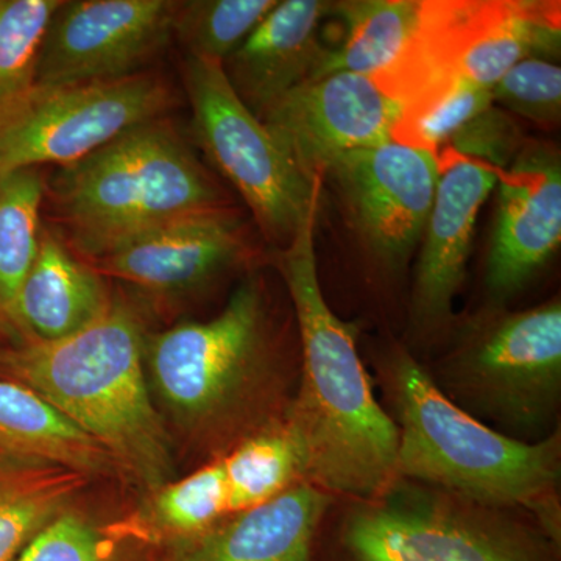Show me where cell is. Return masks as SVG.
I'll list each match as a JSON object with an SVG mask.
<instances>
[{
	"label": "cell",
	"instance_id": "obj_27",
	"mask_svg": "<svg viewBox=\"0 0 561 561\" xmlns=\"http://www.w3.org/2000/svg\"><path fill=\"white\" fill-rule=\"evenodd\" d=\"M278 0L179 2L172 36L191 57L224 62L249 38Z\"/></svg>",
	"mask_w": 561,
	"mask_h": 561
},
{
	"label": "cell",
	"instance_id": "obj_28",
	"mask_svg": "<svg viewBox=\"0 0 561 561\" xmlns=\"http://www.w3.org/2000/svg\"><path fill=\"white\" fill-rule=\"evenodd\" d=\"M121 524L101 527L76 511H65L44 527L14 561H128L130 546Z\"/></svg>",
	"mask_w": 561,
	"mask_h": 561
},
{
	"label": "cell",
	"instance_id": "obj_23",
	"mask_svg": "<svg viewBox=\"0 0 561 561\" xmlns=\"http://www.w3.org/2000/svg\"><path fill=\"white\" fill-rule=\"evenodd\" d=\"M420 11L421 0L332 2V13L345 22V36L341 46L327 49L312 79L337 72L381 76L411 41Z\"/></svg>",
	"mask_w": 561,
	"mask_h": 561
},
{
	"label": "cell",
	"instance_id": "obj_14",
	"mask_svg": "<svg viewBox=\"0 0 561 561\" xmlns=\"http://www.w3.org/2000/svg\"><path fill=\"white\" fill-rule=\"evenodd\" d=\"M250 257L245 225L236 210L221 206L162 225L91 265L150 297L171 298L205 289Z\"/></svg>",
	"mask_w": 561,
	"mask_h": 561
},
{
	"label": "cell",
	"instance_id": "obj_30",
	"mask_svg": "<svg viewBox=\"0 0 561 561\" xmlns=\"http://www.w3.org/2000/svg\"><path fill=\"white\" fill-rule=\"evenodd\" d=\"M491 105L494 102L490 90L460 84L420 116L400 122L393 139L431 151L438 158L449 140Z\"/></svg>",
	"mask_w": 561,
	"mask_h": 561
},
{
	"label": "cell",
	"instance_id": "obj_7",
	"mask_svg": "<svg viewBox=\"0 0 561 561\" xmlns=\"http://www.w3.org/2000/svg\"><path fill=\"white\" fill-rule=\"evenodd\" d=\"M431 376L454 404L497 432L523 442L548 437L561 400L560 298L524 311L482 309L461 323Z\"/></svg>",
	"mask_w": 561,
	"mask_h": 561
},
{
	"label": "cell",
	"instance_id": "obj_31",
	"mask_svg": "<svg viewBox=\"0 0 561 561\" xmlns=\"http://www.w3.org/2000/svg\"><path fill=\"white\" fill-rule=\"evenodd\" d=\"M526 144L518 124L500 106L491 105L465 125L445 150L502 172L515 161Z\"/></svg>",
	"mask_w": 561,
	"mask_h": 561
},
{
	"label": "cell",
	"instance_id": "obj_4",
	"mask_svg": "<svg viewBox=\"0 0 561 561\" xmlns=\"http://www.w3.org/2000/svg\"><path fill=\"white\" fill-rule=\"evenodd\" d=\"M146 320L116 298L94 323L58 342L0 348V375L28 387L147 491L172 481L171 437L146 373Z\"/></svg>",
	"mask_w": 561,
	"mask_h": 561
},
{
	"label": "cell",
	"instance_id": "obj_20",
	"mask_svg": "<svg viewBox=\"0 0 561 561\" xmlns=\"http://www.w3.org/2000/svg\"><path fill=\"white\" fill-rule=\"evenodd\" d=\"M0 457L61 465L90 476L122 474L116 460L38 393L0 376Z\"/></svg>",
	"mask_w": 561,
	"mask_h": 561
},
{
	"label": "cell",
	"instance_id": "obj_18",
	"mask_svg": "<svg viewBox=\"0 0 561 561\" xmlns=\"http://www.w3.org/2000/svg\"><path fill=\"white\" fill-rule=\"evenodd\" d=\"M331 504L327 491L297 483L202 537L172 546L164 561H319L316 541Z\"/></svg>",
	"mask_w": 561,
	"mask_h": 561
},
{
	"label": "cell",
	"instance_id": "obj_6",
	"mask_svg": "<svg viewBox=\"0 0 561 561\" xmlns=\"http://www.w3.org/2000/svg\"><path fill=\"white\" fill-rule=\"evenodd\" d=\"M560 36V2L427 0L408 46L373 80L409 121L460 84L491 91L518 62L559 57Z\"/></svg>",
	"mask_w": 561,
	"mask_h": 561
},
{
	"label": "cell",
	"instance_id": "obj_24",
	"mask_svg": "<svg viewBox=\"0 0 561 561\" xmlns=\"http://www.w3.org/2000/svg\"><path fill=\"white\" fill-rule=\"evenodd\" d=\"M220 461L230 515L265 504L305 482L300 448L284 419L238 443Z\"/></svg>",
	"mask_w": 561,
	"mask_h": 561
},
{
	"label": "cell",
	"instance_id": "obj_25",
	"mask_svg": "<svg viewBox=\"0 0 561 561\" xmlns=\"http://www.w3.org/2000/svg\"><path fill=\"white\" fill-rule=\"evenodd\" d=\"M46 190L43 169L0 173V320L9 331L18 291L38 253Z\"/></svg>",
	"mask_w": 561,
	"mask_h": 561
},
{
	"label": "cell",
	"instance_id": "obj_19",
	"mask_svg": "<svg viewBox=\"0 0 561 561\" xmlns=\"http://www.w3.org/2000/svg\"><path fill=\"white\" fill-rule=\"evenodd\" d=\"M113 300L105 276L58 232L41 230L38 253L14 301L11 330L21 342H58L94 323Z\"/></svg>",
	"mask_w": 561,
	"mask_h": 561
},
{
	"label": "cell",
	"instance_id": "obj_10",
	"mask_svg": "<svg viewBox=\"0 0 561 561\" xmlns=\"http://www.w3.org/2000/svg\"><path fill=\"white\" fill-rule=\"evenodd\" d=\"M175 103L153 72L125 79L41 87L0 119V173L76 164Z\"/></svg>",
	"mask_w": 561,
	"mask_h": 561
},
{
	"label": "cell",
	"instance_id": "obj_2",
	"mask_svg": "<svg viewBox=\"0 0 561 561\" xmlns=\"http://www.w3.org/2000/svg\"><path fill=\"white\" fill-rule=\"evenodd\" d=\"M298 371L257 275L247 276L213 319L147 335L146 373L158 411L210 460L286 416Z\"/></svg>",
	"mask_w": 561,
	"mask_h": 561
},
{
	"label": "cell",
	"instance_id": "obj_3",
	"mask_svg": "<svg viewBox=\"0 0 561 561\" xmlns=\"http://www.w3.org/2000/svg\"><path fill=\"white\" fill-rule=\"evenodd\" d=\"M398 427V478L522 512L561 548V432L523 442L454 404L415 356L390 343L375 359Z\"/></svg>",
	"mask_w": 561,
	"mask_h": 561
},
{
	"label": "cell",
	"instance_id": "obj_13",
	"mask_svg": "<svg viewBox=\"0 0 561 561\" xmlns=\"http://www.w3.org/2000/svg\"><path fill=\"white\" fill-rule=\"evenodd\" d=\"M354 227L379 261L400 265L423 238L440 165L431 151L391 139L331 165Z\"/></svg>",
	"mask_w": 561,
	"mask_h": 561
},
{
	"label": "cell",
	"instance_id": "obj_29",
	"mask_svg": "<svg viewBox=\"0 0 561 561\" xmlns=\"http://www.w3.org/2000/svg\"><path fill=\"white\" fill-rule=\"evenodd\" d=\"M494 105L541 127H556L561 117V69L542 58L513 66L491 90Z\"/></svg>",
	"mask_w": 561,
	"mask_h": 561
},
{
	"label": "cell",
	"instance_id": "obj_5",
	"mask_svg": "<svg viewBox=\"0 0 561 561\" xmlns=\"http://www.w3.org/2000/svg\"><path fill=\"white\" fill-rule=\"evenodd\" d=\"M46 201L70 250L101 260L181 217L227 206L190 140L150 121L47 179Z\"/></svg>",
	"mask_w": 561,
	"mask_h": 561
},
{
	"label": "cell",
	"instance_id": "obj_22",
	"mask_svg": "<svg viewBox=\"0 0 561 561\" xmlns=\"http://www.w3.org/2000/svg\"><path fill=\"white\" fill-rule=\"evenodd\" d=\"M230 516L227 482L220 459L197 471L149 491L133 519L121 523L140 545L176 546L195 540Z\"/></svg>",
	"mask_w": 561,
	"mask_h": 561
},
{
	"label": "cell",
	"instance_id": "obj_9",
	"mask_svg": "<svg viewBox=\"0 0 561 561\" xmlns=\"http://www.w3.org/2000/svg\"><path fill=\"white\" fill-rule=\"evenodd\" d=\"M183 79L195 142L242 195L265 238L286 245L319 205L323 180L301 175L232 90L221 62L186 55Z\"/></svg>",
	"mask_w": 561,
	"mask_h": 561
},
{
	"label": "cell",
	"instance_id": "obj_12",
	"mask_svg": "<svg viewBox=\"0 0 561 561\" xmlns=\"http://www.w3.org/2000/svg\"><path fill=\"white\" fill-rule=\"evenodd\" d=\"M401 116L371 77L337 72L302 81L261 121L301 175L317 181L343 154L393 139Z\"/></svg>",
	"mask_w": 561,
	"mask_h": 561
},
{
	"label": "cell",
	"instance_id": "obj_21",
	"mask_svg": "<svg viewBox=\"0 0 561 561\" xmlns=\"http://www.w3.org/2000/svg\"><path fill=\"white\" fill-rule=\"evenodd\" d=\"M61 465L0 457V561H14L90 485Z\"/></svg>",
	"mask_w": 561,
	"mask_h": 561
},
{
	"label": "cell",
	"instance_id": "obj_16",
	"mask_svg": "<svg viewBox=\"0 0 561 561\" xmlns=\"http://www.w3.org/2000/svg\"><path fill=\"white\" fill-rule=\"evenodd\" d=\"M440 175L421 238L412 290V327L421 337H435L453 324L454 298L467 273L476 220L501 171L443 150Z\"/></svg>",
	"mask_w": 561,
	"mask_h": 561
},
{
	"label": "cell",
	"instance_id": "obj_1",
	"mask_svg": "<svg viewBox=\"0 0 561 561\" xmlns=\"http://www.w3.org/2000/svg\"><path fill=\"white\" fill-rule=\"evenodd\" d=\"M319 206L275 253L300 345L297 389L284 420L300 448L306 483L331 496L370 501L400 479L398 427L373 390L357 350L356 327L335 316L321 290Z\"/></svg>",
	"mask_w": 561,
	"mask_h": 561
},
{
	"label": "cell",
	"instance_id": "obj_11",
	"mask_svg": "<svg viewBox=\"0 0 561 561\" xmlns=\"http://www.w3.org/2000/svg\"><path fill=\"white\" fill-rule=\"evenodd\" d=\"M175 0H61L41 49L36 84L90 83L142 72L171 43Z\"/></svg>",
	"mask_w": 561,
	"mask_h": 561
},
{
	"label": "cell",
	"instance_id": "obj_15",
	"mask_svg": "<svg viewBox=\"0 0 561 561\" xmlns=\"http://www.w3.org/2000/svg\"><path fill=\"white\" fill-rule=\"evenodd\" d=\"M485 283L501 305L529 284L561 242V164L556 147L527 140L497 181Z\"/></svg>",
	"mask_w": 561,
	"mask_h": 561
},
{
	"label": "cell",
	"instance_id": "obj_26",
	"mask_svg": "<svg viewBox=\"0 0 561 561\" xmlns=\"http://www.w3.org/2000/svg\"><path fill=\"white\" fill-rule=\"evenodd\" d=\"M61 0H0V119L36 87V68Z\"/></svg>",
	"mask_w": 561,
	"mask_h": 561
},
{
	"label": "cell",
	"instance_id": "obj_17",
	"mask_svg": "<svg viewBox=\"0 0 561 561\" xmlns=\"http://www.w3.org/2000/svg\"><path fill=\"white\" fill-rule=\"evenodd\" d=\"M332 2L283 0L224 62L232 90L257 117L302 81L312 79L327 47L320 24Z\"/></svg>",
	"mask_w": 561,
	"mask_h": 561
},
{
	"label": "cell",
	"instance_id": "obj_32",
	"mask_svg": "<svg viewBox=\"0 0 561 561\" xmlns=\"http://www.w3.org/2000/svg\"><path fill=\"white\" fill-rule=\"evenodd\" d=\"M0 330H9V328H7L5 324L2 323V320H0Z\"/></svg>",
	"mask_w": 561,
	"mask_h": 561
},
{
	"label": "cell",
	"instance_id": "obj_8",
	"mask_svg": "<svg viewBox=\"0 0 561 561\" xmlns=\"http://www.w3.org/2000/svg\"><path fill=\"white\" fill-rule=\"evenodd\" d=\"M341 549L346 561H560L529 516L405 479L357 502Z\"/></svg>",
	"mask_w": 561,
	"mask_h": 561
}]
</instances>
